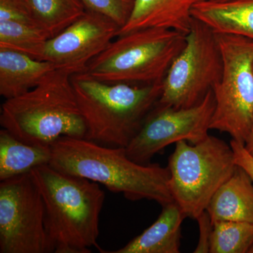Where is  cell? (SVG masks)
<instances>
[{"instance_id": "6da1fadb", "label": "cell", "mask_w": 253, "mask_h": 253, "mask_svg": "<svg viewBox=\"0 0 253 253\" xmlns=\"http://www.w3.org/2000/svg\"><path fill=\"white\" fill-rule=\"evenodd\" d=\"M51 149L49 165L61 172L102 184L130 201L149 200L162 206L174 202L168 168L136 163L128 157L126 148L63 136L51 145Z\"/></svg>"}, {"instance_id": "7a4b0ae2", "label": "cell", "mask_w": 253, "mask_h": 253, "mask_svg": "<svg viewBox=\"0 0 253 253\" xmlns=\"http://www.w3.org/2000/svg\"><path fill=\"white\" fill-rule=\"evenodd\" d=\"M31 174L44 201L51 253H89L91 247L101 251L97 240L105 194L99 184L50 165Z\"/></svg>"}, {"instance_id": "3957f363", "label": "cell", "mask_w": 253, "mask_h": 253, "mask_svg": "<svg viewBox=\"0 0 253 253\" xmlns=\"http://www.w3.org/2000/svg\"><path fill=\"white\" fill-rule=\"evenodd\" d=\"M86 126L85 139L126 148L157 104L163 82L151 84H110L84 73L71 76Z\"/></svg>"}, {"instance_id": "277c9868", "label": "cell", "mask_w": 253, "mask_h": 253, "mask_svg": "<svg viewBox=\"0 0 253 253\" xmlns=\"http://www.w3.org/2000/svg\"><path fill=\"white\" fill-rule=\"evenodd\" d=\"M72 75L56 68L31 90L5 100L0 115L3 129L23 142L42 146H51L63 136L85 137Z\"/></svg>"}, {"instance_id": "5b68a950", "label": "cell", "mask_w": 253, "mask_h": 253, "mask_svg": "<svg viewBox=\"0 0 253 253\" xmlns=\"http://www.w3.org/2000/svg\"><path fill=\"white\" fill-rule=\"evenodd\" d=\"M186 35L147 28L118 36L89 63L84 73L110 84L161 83L185 45Z\"/></svg>"}, {"instance_id": "8992f818", "label": "cell", "mask_w": 253, "mask_h": 253, "mask_svg": "<svg viewBox=\"0 0 253 253\" xmlns=\"http://www.w3.org/2000/svg\"><path fill=\"white\" fill-rule=\"evenodd\" d=\"M237 167L231 145L219 138L208 135L193 145L178 141L168 166L173 200L186 217L197 219Z\"/></svg>"}, {"instance_id": "52a82bcc", "label": "cell", "mask_w": 253, "mask_h": 253, "mask_svg": "<svg viewBox=\"0 0 253 253\" xmlns=\"http://www.w3.org/2000/svg\"><path fill=\"white\" fill-rule=\"evenodd\" d=\"M223 59L220 81L212 92L215 108L211 129L230 134L245 144L253 119V40L217 35Z\"/></svg>"}, {"instance_id": "ba28073f", "label": "cell", "mask_w": 253, "mask_h": 253, "mask_svg": "<svg viewBox=\"0 0 253 253\" xmlns=\"http://www.w3.org/2000/svg\"><path fill=\"white\" fill-rule=\"evenodd\" d=\"M223 59L217 36L193 18L186 43L163 81L158 104L176 109L199 104L220 81Z\"/></svg>"}, {"instance_id": "9c48e42d", "label": "cell", "mask_w": 253, "mask_h": 253, "mask_svg": "<svg viewBox=\"0 0 253 253\" xmlns=\"http://www.w3.org/2000/svg\"><path fill=\"white\" fill-rule=\"evenodd\" d=\"M42 196L31 172L0 183V253H49Z\"/></svg>"}, {"instance_id": "30bf717a", "label": "cell", "mask_w": 253, "mask_h": 253, "mask_svg": "<svg viewBox=\"0 0 253 253\" xmlns=\"http://www.w3.org/2000/svg\"><path fill=\"white\" fill-rule=\"evenodd\" d=\"M214 108L212 90L191 107L176 109L157 103L126 148L128 157L140 164H149L155 155L169 145L179 141L196 144L204 140L209 135Z\"/></svg>"}, {"instance_id": "8fae6325", "label": "cell", "mask_w": 253, "mask_h": 253, "mask_svg": "<svg viewBox=\"0 0 253 253\" xmlns=\"http://www.w3.org/2000/svg\"><path fill=\"white\" fill-rule=\"evenodd\" d=\"M119 30L109 18L86 10L57 36L50 38L42 60L73 75L84 73L89 63L118 36Z\"/></svg>"}, {"instance_id": "7c38bea8", "label": "cell", "mask_w": 253, "mask_h": 253, "mask_svg": "<svg viewBox=\"0 0 253 253\" xmlns=\"http://www.w3.org/2000/svg\"><path fill=\"white\" fill-rule=\"evenodd\" d=\"M206 0H134L127 22L118 36L147 28H163L187 34L193 21L192 9Z\"/></svg>"}, {"instance_id": "4fadbf2b", "label": "cell", "mask_w": 253, "mask_h": 253, "mask_svg": "<svg viewBox=\"0 0 253 253\" xmlns=\"http://www.w3.org/2000/svg\"><path fill=\"white\" fill-rule=\"evenodd\" d=\"M162 207L154 224L124 247L111 253H180L181 226L186 215L175 202Z\"/></svg>"}, {"instance_id": "5bb4252c", "label": "cell", "mask_w": 253, "mask_h": 253, "mask_svg": "<svg viewBox=\"0 0 253 253\" xmlns=\"http://www.w3.org/2000/svg\"><path fill=\"white\" fill-rule=\"evenodd\" d=\"M206 211L213 224L222 221L253 224V182L242 168L238 166L214 195Z\"/></svg>"}, {"instance_id": "9a60e30c", "label": "cell", "mask_w": 253, "mask_h": 253, "mask_svg": "<svg viewBox=\"0 0 253 253\" xmlns=\"http://www.w3.org/2000/svg\"><path fill=\"white\" fill-rule=\"evenodd\" d=\"M192 16L217 35H234L253 40V0L206 1L196 4Z\"/></svg>"}, {"instance_id": "2e32d148", "label": "cell", "mask_w": 253, "mask_h": 253, "mask_svg": "<svg viewBox=\"0 0 253 253\" xmlns=\"http://www.w3.org/2000/svg\"><path fill=\"white\" fill-rule=\"evenodd\" d=\"M56 68L48 61L0 49V95L6 100L24 94Z\"/></svg>"}, {"instance_id": "e0dca14e", "label": "cell", "mask_w": 253, "mask_h": 253, "mask_svg": "<svg viewBox=\"0 0 253 253\" xmlns=\"http://www.w3.org/2000/svg\"><path fill=\"white\" fill-rule=\"evenodd\" d=\"M51 146L28 144L4 129L0 130V181L49 165Z\"/></svg>"}, {"instance_id": "ac0fdd59", "label": "cell", "mask_w": 253, "mask_h": 253, "mask_svg": "<svg viewBox=\"0 0 253 253\" xmlns=\"http://www.w3.org/2000/svg\"><path fill=\"white\" fill-rule=\"evenodd\" d=\"M33 16L50 37L57 36L86 11L82 0H27Z\"/></svg>"}, {"instance_id": "d6986e66", "label": "cell", "mask_w": 253, "mask_h": 253, "mask_svg": "<svg viewBox=\"0 0 253 253\" xmlns=\"http://www.w3.org/2000/svg\"><path fill=\"white\" fill-rule=\"evenodd\" d=\"M50 38L49 35L40 26L15 21H0V49L12 50L42 60Z\"/></svg>"}, {"instance_id": "ffe728a7", "label": "cell", "mask_w": 253, "mask_h": 253, "mask_svg": "<svg viewBox=\"0 0 253 253\" xmlns=\"http://www.w3.org/2000/svg\"><path fill=\"white\" fill-rule=\"evenodd\" d=\"M253 245V224L222 221L213 224L211 253H249Z\"/></svg>"}, {"instance_id": "44dd1931", "label": "cell", "mask_w": 253, "mask_h": 253, "mask_svg": "<svg viewBox=\"0 0 253 253\" xmlns=\"http://www.w3.org/2000/svg\"><path fill=\"white\" fill-rule=\"evenodd\" d=\"M86 10L106 16L122 28L132 12L134 0H82Z\"/></svg>"}, {"instance_id": "7402d4cb", "label": "cell", "mask_w": 253, "mask_h": 253, "mask_svg": "<svg viewBox=\"0 0 253 253\" xmlns=\"http://www.w3.org/2000/svg\"><path fill=\"white\" fill-rule=\"evenodd\" d=\"M1 21L40 26L33 16L27 0H0V21Z\"/></svg>"}, {"instance_id": "603a6c76", "label": "cell", "mask_w": 253, "mask_h": 253, "mask_svg": "<svg viewBox=\"0 0 253 253\" xmlns=\"http://www.w3.org/2000/svg\"><path fill=\"white\" fill-rule=\"evenodd\" d=\"M196 220L198 221L199 226V240L194 252L195 253H210L213 223L207 211L201 213Z\"/></svg>"}, {"instance_id": "cb8c5ba5", "label": "cell", "mask_w": 253, "mask_h": 253, "mask_svg": "<svg viewBox=\"0 0 253 253\" xmlns=\"http://www.w3.org/2000/svg\"><path fill=\"white\" fill-rule=\"evenodd\" d=\"M230 145L234 151V158L237 166L249 174L253 182V157L246 150L245 145L238 142L234 139L231 141Z\"/></svg>"}, {"instance_id": "d4e9b609", "label": "cell", "mask_w": 253, "mask_h": 253, "mask_svg": "<svg viewBox=\"0 0 253 253\" xmlns=\"http://www.w3.org/2000/svg\"><path fill=\"white\" fill-rule=\"evenodd\" d=\"M245 147L249 151L250 154L253 157V119L252 125H251V130H250L249 136L245 143Z\"/></svg>"}, {"instance_id": "484cf974", "label": "cell", "mask_w": 253, "mask_h": 253, "mask_svg": "<svg viewBox=\"0 0 253 253\" xmlns=\"http://www.w3.org/2000/svg\"><path fill=\"white\" fill-rule=\"evenodd\" d=\"M208 1H213V2H224V1H230V0H208Z\"/></svg>"}, {"instance_id": "4316f807", "label": "cell", "mask_w": 253, "mask_h": 253, "mask_svg": "<svg viewBox=\"0 0 253 253\" xmlns=\"http://www.w3.org/2000/svg\"><path fill=\"white\" fill-rule=\"evenodd\" d=\"M249 253H253V245L252 247H251V249H250Z\"/></svg>"}, {"instance_id": "83f0119b", "label": "cell", "mask_w": 253, "mask_h": 253, "mask_svg": "<svg viewBox=\"0 0 253 253\" xmlns=\"http://www.w3.org/2000/svg\"></svg>"}]
</instances>
